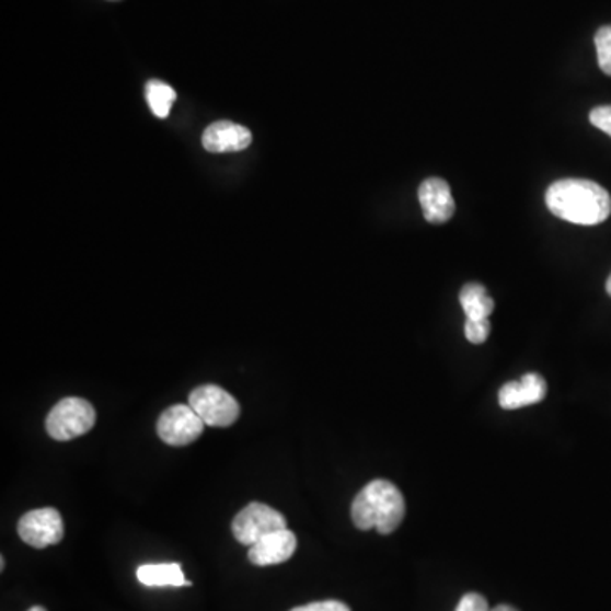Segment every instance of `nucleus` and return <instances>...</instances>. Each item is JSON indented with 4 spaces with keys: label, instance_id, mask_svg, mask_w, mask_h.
Returning a JSON list of instances; mask_svg holds the SVG:
<instances>
[{
    "label": "nucleus",
    "instance_id": "1",
    "mask_svg": "<svg viewBox=\"0 0 611 611\" xmlns=\"http://www.w3.org/2000/svg\"><path fill=\"white\" fill-rule=\"evenodd\" d=\"M545 203L552 215L583 227L603 223L611 215L608 191L586 178L554 182L545 194Z\"/></svg>",
    "mask_w": 611,
    "mask_h": 611
},
{
    "label": "nucleus",
    "instance_id": "2",
    "mask_svg": "<svg viewBox=\"0 0 611 611\" xmlns=\"http://www.w3.org/2000/svg\"><path fill=\"white\" fill-rule=\"evenodd\" d=\"M406 514L401 491L393 483L376 480L367 484L351 503V520L359 530H378L389 535L400 527Z\"/></svg>",
    "mask_w": 611,
    "mask_h": 611
},
{
    "label": "nucleus",
    "instance_id": "3",
    "mask_svg": "<svg viewBox=\"0 0 611 611\" xmlns=\"http://www.w3.org/2000/svg\"><path fill=\"white\" fill-rule=\"evenodd\" d=\"M94 406L83 397H65L46 416V431L58 441L73 440L89 434L95 425Z\"/></svg>",
    "mask_w": 611,
    "mask_h": 611
},
{
    "label": "nucleus",
    "instance_id": "4",
    "mask_svg": "<svg viewBox=\"0 0 611 611\" xmlns=\"http://www.w3.org/2000/svg\"><path fill=\"white\" fill-rule=\"evenodd\" d=\"M189 404L209 427H231L240 416L238 401L216 384H204L194 389L189 394Z\"/></svg>",
    "mask_w": 611,
    "mask_h": 611
},
{
    "label": "nucleus",
    "instance_id": "5",
    "mask_svg": "<svg viewBox=\"0 0 611 611\" xmlns=\"http://www.w3.org/2000/svg\"><path fill=\"white\" fill-rule=\"evenodd\" d=\"M284 529H287L284 515L279 514L277 509L257 502L245 506L231 523L234 539L242 545H249V547H252L253 543H257L268 533L279 532Z\"/></svg>",
    "mask_w": 611,
    "mask_h": 611
},
{
    "label": "nucleus",
    "instance_id": "6",
    "mask_svg": "<svg viewBox=\"0 0 611 611\" xmlns=\"http://www.w3.org/2000/svg\"><path fill=\"white\" fill-rule=\"evenodd\" d=\"M206 423L194 412L191 404L166 407L157 422V434L166 446L185 447L203 435Z\"/></svg>",
    "mask_w": 611,
    "mask_h": 611
},
{
    "label": "nucleus",
    "instance_id": "7",
    "mask_svg": "<svg viewBox=\"0 0 611 611\" xmlns=\"http://www.w3.org/2000/svg\"><path fill=\"white\" fill-rule=\"evenodd\" d=\"M21 540L31 547L45 549L64 539V520L58 509L39 508L27 511L18 523Z\"/></svg>",
    "mask_w": 611,
    "mask_h": 611
},
{
    "label": "nucleus",
    "instance_id": "8",
    "mask_svg": "<svg viewBox=\"0 0 611 611\" xmlns=\"http://www.w3.org/2000/svg\"><path fill=\"white\" fill-rule=\"evenodd\" d=\"M418 197L428 223H447L456 211V200L450 193V185L443 178H427L419 185Z\"/></svg>",
    "mask_w": 611,
    "mask_h": 611
},
{
    "label": "nucleus",
    "instance_id": "9",
    "mask_svg": "<svg viewBox=\"0 0 611 611\" xmlns=\"http://www.w3.org/2000/svg\"><path fill=\"white\" fill-rule=\"evenodd\" d=\"M296 547H298V539L291 530L284 529L268 533L250 547V563L262 567L276 566L289 561L295 555Z\"/></svg>",
    "mask_w": 611,
    "mask_h": 611
},
{
    "label": "nucleus",
    "instance_id": "10",
    "mask_svg": "<svg viewBox=\"0 0 611 611\" xmlns=\"http://www.w3.org/2000/svg\"><path fill=\"white\" fill-rule=\"evenodd\" d=\"M252 140V132L245 126L233 122H216L204 131L203 147L211 153H231L245 150Z\"/></svg>",
    "mask_w": 611,
    "mask_h": 611
},
{
    "label": "nucleus",
    "instance_id": "11",
    "mask_svg": "<svg viewBox=\"0 0 611 611\" xmlns=\"http://www.w3.org/2000/svg\"><path fill=\"white\" fill-rule=\"evenodd\" d=\"M547 394V384L539 373H527L520 381L506 382L499 391V404L505 410H518L540 403Z\"/></svg>",
    "mask_w": 611,
    "mask_h": 611
},
{
    "label": "nucleus",
    "instance_id": "12",
    "mask_svg": "<svg viewBox=\"0 0 611 611\" xmlns=\"http://www.w3.org/2000/svg\"><path fill=\"white\" fill-rule=\"evenodd\" d=\"M136 577L141 585L148 588H163V586H191L193 583L187 581L182 570L181 564H145L136 570Z\"/></svg>",
    "mask_w": 611,
    "mask_h": 611
},
{
    "label": "nucleus",
    "instance_id": "13",
    "mask_svg": "<svg viewBox=\"0 0 611 611\" xmlns=\"http://www.w3.org/2000/svg\"><path fill=\"white\" fill-rule=\"evenodd\" d=\"M461 304L468 320H487L495 311V301L487 295L486 287L477 283L462 287Z\"/></svg>",
    "mask_w": 611,
    "mask_h": 611
},
{
    "label": "nucleus",
    "instance_id": "14",
    "mask_svg": "<svg viewBox=\"0 0 611 611\" xmlns=\"http://www.w3.org/2000/svg\"><path fill=\"white\" fill-rule=\"evenodd\" d=\"M145 94H147L151 113L160 119H165L169 116L170 109H172L175 99H177L174 89L166 85L162 80H150L147 83V89H145Z\"/></svg>",
    "mask_w": 611,
    "mask_h": 611
},
{
    "label": "nucleus",
    "instance_id": "15",
    "mask_svg": "<svg viewBox=\"0 0 611 611\" xmlns=\"http://www.w3.org/2000/svg\"><path fill=\"white\" fill-rule=\"evenodd\" d=\"M598 64L607 76L611 77V26H603L595 36Z\"/></svg>",
    "mask_w": 611,
    "mask_h": 611
},
{
    "label": "nucleus",
    "instance_id": "16",
    "mask_svg": "<svg viewBox=\"0 0 611 611\" xmlns=\"http://www.w3.org/2000/svg\"><path fill=\"white\" fill-rule=\"evenodd\" d=\"M464 332L465 338H468L471 344H484L491 333L489 318H487V320L465 321Z\"/></svg>",
    "mask_w": 611,
    "mask_h": 611
},
{
    "label": "nucleus",
    "instance_id": "17",
    "mask_svg": "<svg viewBox=\"0 0 611 611\" xmlns=\"http://www.w3.org/2000/svg\"><path fill=\"white\" fill-rule=\"evenodd\" d=\"M589 122L592 126H597L598 129L611 136V106L595 107L589 113Z\"/></svg>",
    "mask_w": 611,
    "mask_h": 611
},
{
    "label": "nucleus",
    "instance_id": "18",
    "mask_svg": "<svg viewBox=\"0 0 611 611\" xmlns=\"http://www.w3.org/2000/svg\"><path fill=\"white\" fill-rule=\"evenodd\" d=\"M456 611H491L487 607L486 598L477 592H469L462 598L461 603L457 604Z\"/></svg>",
    "mask_w": 611,
    "mask_h": 611
},
{
    "label": "nucleus",
    "instance_id": "19",
    "mask_svg": "<svg viewBox=\"0 0 611 611\" xmlns=\"http://www.w3.org/2000/svg\"><path fill=\"white\" fill-rule=\"evenodd\" d=\"M291 611H350V608H348L347 604L342 603V601L328 600L304 604V607H298Z\"/></svg>",
    "mask_w": 611,
    "mask_h": 611
},
{
    "label": "nucleus",
    "instance_id": "20",
    "mask_svg": "<svg viewBox=\"0 0 611 611\" xmlns=\"http://www.w3.org/2000/svg\"><path fill=\"white\" fill-rule=\"evenodd\" d=\"M491 611H518L515 610L514 607H509V604H499V607L493 608Z\"/></svg>",
    "mask_w": 611,
    "mask_h": 611
},
{
    "label": "nucleus",
    "instance_id": "21",
    "mask_svg": "<svg viewBox=\"0 0 611 611\" xmlns=\"http://www.w3.org/2000/svg\"><path fill=\"white\" fill-rule=\"evenodd\" d=\"M607 292L611 296V276L607 280Z\"/></svg>",
    "mask_w": 611,
    "mask_h": 611
},
{
    "label": "nucleus",
    "instance_id": "22",
    "mask_svg": "<svg viewBox=\"0 0 611 611\" xmlns=\"http://www.w3.org/2000/svg\"><path fill=\"white\" fill-rule=\"evenodd\" d=\"M27 611H46V610L43 607H33V608H31V610H27Z\"/></svg>",
    "mask_w": 611,
    "mask_h": 611
}]
</instances>
